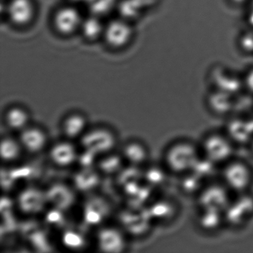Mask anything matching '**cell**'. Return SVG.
Returning a JSON list of instances; mask_svg holds the SVG:
<instances>
[{
    "label": "cell",
    "instance_id": "1",
    "mask_svg": "<svg viewBox=\"0 0 253 253\" xmlns=\"http://www.w3.org/2000/svg\"><path fill=\"white\" fill-rule=\"evenodd\" d=\"M134 38V29L131 21L115 18L106 23L103 41L114 51H121L131 44Z\"/></svg>",
    "mask_w": 253,
    "mask_h": 253
},
{
    "label": "cell",
    "instance_id": "2",
    "mask_svg": "<svg viewBox=\"0 0 253 253\" xmlns=\"http://www.w3.org/2000/svg\"><path fill=\"white\" fill-rule=\"evenodd\" d=\"M5 16L7 21L17 29L32 26L38 15L35 0H5Z\"/></svg>",
    "mask_w": 253,
    "mask_h": 253
},
{
    "label": "cell",
    "instance_id": "3",
    "mask_svg": "<svg viewBox=\"0 0 253 253\" xmlns=\"http://www.w3.org/2000/svg\"><path fill=\"white\" fill-rule=\"evenodd\" d=\"M84 18L79 8L75 5H65L54 11L51 24L57 34L68 38L81 32Z\"/></svg>",
    "mask_w": 253,
    "mask_h": 253
},
{
    "label": "cell",
    "instance_id": "4",
    "mask_svg": "<svg viewBox=\"0 0 253 253\" xmlns=\"http://www.w3.org/2000/svg\"><path fill=\"white\" fill-rule=\"evenodd\" d=\"M166 160L171 171L181 172L195 169L198 163V154L192 145L177 143L169 149Z\"/></svg>",
    "mask_w": 253,
    "mask_h": 253
},
{
    "label": "cell",
    "instance_id": "5",
    "mask_svg": "<svg viewBox=\"0 0 253 253\" xmlns=\"http://www.w3.org/2000/svg\"><path fill=\"white\" fill-rule=\"evenodd\" d=\"M83 147L91 155H103L112 152L116 144L115 135L105 128H96L82 136Z\"/></svg>",
    "mask_w": 253,
    "mask_h": 253
},
{
    "label": "cell",
    "instance_id": "6",
    "mask_svg": "<svg viewBox=\"0 0 253 253\" xmlns=\"http://www.w3.org/2000/svg\"><path fill=\"white\" fill-rule=\"evenodd\" d=\"M20 143L29 153H39L46 146L47 137L45 132L39 128H25L20 135Z\"/></svg>",
    "mask_w": 253,
    "mask_h": 253
},
{
    "label": "cell",
    "instance_id": "7",
    "mask_svg": "<svg viewBox=\"0 0 253 253\" xmlns=\"http://www.w3.org/2000/svg\"><path fill=\"white\" fill-rule=\"evenodd\" d=\"M50 158L58 167H69L76 161V149L69 142L57 143L50 151Z\"/></svg>",
    "mask_w": 253,
    "mask_h": 253
},
{
    "label": "cell",
    "instance_id": "8",
    "mask_svg": "<svg viewBox=\"0 0 253 253\" xmlns=\"http://www.w3.org/2000/svg\"><path fill=\"white\" fill-rule=\"evenodd\" d=\"M250 171L242 164H233L229 166L224 173L225 180L229 186L235 189L247 187L250 181Z\"/></svg>",
    "mask_w": 253,
    "mask_h": 253
},
{
    "label": "cell",
    "instance_id": "9",
    "mask_svg": "<svg viewBox=\"0 0 253 253\" xmlns=\"http://www.w3.org/2000/svg\"><path fill=\"white\" fill-rule=\"evenodd\" d=\"M105 26L106 23L102 21L100 17L91 14L89 17L84 18L80 33L85 41L96 42L99 40H103Z\"/></svg>",
    "mask_w": 253,
    "mask_h": 253
},
{
    "label": "cell",
    "instance_id": "10",
    "mask_svg": "<svg viewBox=\"0 0 253 253\" xmlns=\"http://www.w3.org/2000/svg\"><path fill=\"white\" fill-rule=\"evenodd\" d=\"M99 247L108 253H118L124 247L122 235L115 229H105L98 234Z\"/></svg>",
    "mask_w": 253,
    "mask_h": 253
},
{
    "label": "cell",
    "instance_id": "11",
    "mask_svg": "<svg viewBox=\"0 0 253 253\" xmlns=\"http://www.w3.org/2000/svg\"><path fill=\"white\" fill-rule=\"evenodd\" d=\"M204 149L209 159L214 161H222L231 152L229 143L220 137H210L207 140Z\"/></svg>",
    "mask_w": 253,
    "mask_h": 253
},
{
    "label": "cell",
    "instance_id": "12",
    "mask_svg": "<svg viewBox=\"0 0 253 253\" xmlns=\"http://www.w3.org/2000/svg\"><path fill=\"white\" fill-rule=\"evenodd\" d=\"M86 124V120L82 115H70L63 121V134L69 139L78 138L85 134Z\"/></svg>",
    "mask_w": 253,
    "mask_h": 253
},
{
    "label": "cell",
    "instance_id": "13",
    "mask_svg": "<svg viewBox=\"0 0 253 253\" xmlns=\"http://www.w3.org/2000/svg\"><path fill=\"white\" fill-rule=\"evenodd\" d=\"M29 121V114L21 108H11L5 114V123L11 129H25Z\"/></svg>",
    "mask_w": 253,
    "mask_h": 253
},
{
    "label": "cell",
    "instance_id": "14",
    "mask_svg": "<svg viewBox=\"0 0 253 253\" xmlns=\"http://www.w3.org/2000/svg\"><path fill=\"white\" fill-rule=\"evenodd\" d=\"M126 160L133 165L143 164L147 158V152L144 146L138 143H131L124 148Z\"/></svg>",
    "mask_w": 253,
    "mask_h": 253
},
{
    "label": "cell",
    "instance_id": "15",
    "mask_svg": "<svg viewBox=\"0 0 253 253\" xmlns=\"http://www.w3.org/2000/svg\"><path fill=\"white\" fill-rule=\"evenodd\" d=\"M22 146L20 143L12 138H5L1 142L0 154L5 162H11L20 157Z\"/></svg>",
    "mask_w": 253,
    "mask_h": 253
},
{
    "label": "cell",
    "instance_id": "16",
    "mask_svg": "<svg viewBox=\"0 0 253 253\" xmlns=\"http://www.w3.org/2000/svg\"><path fill=\"white\" fill-rule=\"evenodd\" d=\"M229 2L235 5H242L245 4L248 0H229Z\"/></svg>",
    "mask_w": 253,
    "mask_h": 253
}]
</instances>
